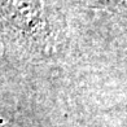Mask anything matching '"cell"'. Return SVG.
Listing matches in <instances>:
<instances>
[{
    "mask_svg": "<svg viewBox=\"0 0 127 127\" xmlns=\"http://www.w3.org/2000/svg\"><path fill=\"white\" fill-rule=\"evenodd\" d=\"M1 43L27 59L57 61L67 49V21L57 0H0Z\"/></svg>",
    "mask_w": 127,
    "mask_h": 127,
    "instance_id": "1",
    "label": "cell"
},
{
    "mask_svg": "<svg viewBox=\"0 0 127 127\" xmlns=\"http://www.w3.org/2000/svg\"><path fill=\"white\" fill-rule=\"evenodd\" d=\"M80 7L101 9L127 20V0H71Z\"/></svg>",
    "mask_w": 127,
    "mask_h": 127,
    "instance_id": "2",
    "label": "cell"
},
{
    "mask_svg": "<svg viewBox=\"0 0 127 127\" xmlns=\"http://www.w3.org/2000/svg\"><path fill=\"white\" fill-rule=\"evenodd\" d=\"M0 127H20V126H17V125H14L12 122H9V121H5L3 118L1 119V126H0Z\"/></svg>",
    "mask_w": 127,
    "mask_h": 127,
    "instance_id": "3",
    "label": "cell"
}]
</instances>
